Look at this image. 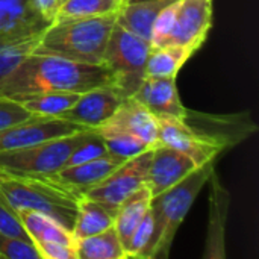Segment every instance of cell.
Here are the masks:
<instances>
[{"mask_svg": "<svg viewBox=\"0 0 259 259\" xmlns=\"http://www.w3.org/2000/svg\"><path fill=\"white\" fill-rule=\"evenodd\" d=\"M88 129L46 140L23 149L0 152V168L50 176L67 165V161L76 146L85 138Z\"/></svg>", "mask_w": 259, "mask_h": 259, "instance_id": "cell-6", "label": "cell"}, {"mask_svg": "<svg viewBox=\"0 0 259 259\" xmlns=\"http://www.w3.org/2000/svg\"><path fill=\"white\" fill-rule=\"evenodd\" d=\"M120 6V0H65L58 8L53 21L114 14Z\"/></svg>", "mask_w": 259, "mask_h": 259, "instance_id": "cell-27", "label": "cell"}, {"mask_svg": "<svg viewBox=\"0 0 259 259\" xmlns=\"http://www.w3.org/2000/svg\"><path fill=\"white\" fill-rule=\"evenodd\" d=\"M134 2H165V3H175L178 0H127L126 3H134Z\"/></svg>", "mask_w": 259, "mask_h": 259, "instance_id": "cell-36", "label": "cell"}, {"mask_svg": "<svg viewBox=\"0 0 259 259\" xmlns=\"http://www.w3.org/2000/svg\"><path fill=\"white\" fill-rule=\"evenodd\" d=\"M30 117H33V115L29 114L20 102H17L11 97L0 96V129L8 127L15 123H20V121H24Z\"/></svg>", "mask_w": 259, "mask_h": 259, "instance_id": "cell-33", "label": "cell"}, {"mask_svg": "<svg viewBox=\"0 0 259 259\" xmlns=\"http://www.w3.org/2000/svg\"><path fill=\"white\" fill-rule=\"evenodd\" d=\"M121 162H124V159L106 153L100 158H96V159H91L87 162H80L76 165H67L64 168H61L58 173L50 175V176H55L58 181H61L67 187H70L82 194L85 190H88V188L94 187L96 184H99L100 181H103Z\"/></svg>", "mask_w": 259, "mask_h": 259, "instance_id": "cell-18", "label": "cell"}, {"mask_svg": "<svg viewBox=\"0 0 259 259\" xmlns=\"http://www.w3.org/2000/svg\"><path fill=\"white\" fill-rule=\"evenodd\" d=\"M106 153H108V150H106L103 137L96 129H88L85 138L71 152V155L67 161V165H76L80 162H87V161L100 158Z\"/></svg>", "mask_w": 259, "mask_h": 259, "instance_id": "cell-30", "label": "cell"}, {"mask_svg": "<svg viewBox=\"0 0 259 259\" xmlns=\"http://www.w3.org/2000/svg\"><path fill=\"white\" fill-rule=\"evenodd\" d=\"M158 141L185 153L197 167L222 155L217 147L197 138L182 120L176 118H158Z\"/></svg>", "mask_w": 259, "mask_h": 259, "instance_id": "cell-16", "label": "cell"}, {"mask_svg": "<svg viewBox=\"0 0 259 259\" xmlns=\"http://www.w3.org/2000/svg\"><path fill=\"white\" fill-rule=\"evenodd\" d=\"M126 2H127V0H120V3H121V5H124Z\"/></svg>", "mask_w": 259, "mask_h": 259, "instance_id": "cell-38", "label": "cell"}, {"mask_svg": "<svg viewBox=\"0 0 259 259\" xmlns=\"http://www.w3.org/2000/svg\"><path fill=\"white\" fill-rule=\"evenodd\" d=\"M18 215L27 237L33 244L55 241V243L74 246L76 241L71 231L64 228L61 223H58L55 219L49 217L47 214L32 209H21L18 211Z\"/></svg>", "mask_w": 259, "mask_h": 259, "instance_id": "cell-22", "label": "cell"}, {"mask_svg": "<svg viewBox=\"0 0 259 259\" xmlns=\"http://www.w3.org/2000/svg\"><path fill=\"white\" fill-rule=\"evenodd\" d=\"M126 97L114 87L103 85L79 94L77 100L61 118L76 123L85 129H97L106 123Z\"/></svg>", "mask_w": 259, "mask_h": 259, "instance_id": "cell-11", "label": "cell"}, {"mask_svg": "<svg viewBox=\"0 0 259 259\" xmlns=\"http://www.w3.org/2000/svg\"><path fill=\"white\" fill-rule=\"evenodd\" d=\"M64 2H65V0H58V3H59V6H61V5H62Z\"/></svg>", "mask_w": 259, "mask_h": 259, "instance_id": "cell-37", "label": "cell"}, {"mask_svg": "<svg viewBox=\"0 0 259 259\" xmlns=\"http://www.w3.org/2000/svg\"><path fill=\"white\" fill-rule=\"evenodd\" d=\"M152 199L153 196L146 185L140 188L138 191H135L134 194H131L126 200H123L118 205L115 219H114V228L123 244V249H126L134 231L137 229V226L140 225L146 212L150 209Z\"/></svg>", "mask_w": 259, "mask_h": 259, "instance_id": "cell-21", "label": "cell"}, {"mask_svg": "<svg viewBox=\"0 0 259 259\" xmlns=\"http://www.w3.org/2000/svg\"><path fill=\"white\" fill-rule=\"evenodd\" d=\"M76 93H42L17 100L23 108L38 117H61L77 100Z\"/></svg>", "mask_w": 259, "mask_h": 259, "instance_id": "cell-25", "label": "cell"}, {"mask_svg": "<svg viewBox=\"0 0 259 259\" xmlns=\"http://www.w3.org/2000/svg\"><path fill=\"white\" fill-rule=\"evenodd\" d=\"M182 121L197 138L217 147L222 153L238 146L258 131L256 123L247 111L217 115L187 108Z\"/></svg>", "mask_w": 259, "mask_h": 259, "instance_id": "cell-7", "label": "cell"}, {"mask_svg": "<svg viewBox=\"0 0 259 259\" xmlns=\"http://www.w3.org/2000/svg\"><path fill=\"white\" fill-rule=\"evenodd\" d=\"M215 168V161L199 165L179 184L155 196L150 203V211L155 219L156 246L152 259L168 258L173 240L191 209L196 197L208 184V179Z\"/></svg>", "mask_w": 259, "mask_h": 259, "instance_id": "cell-4", "label": "cell"}, {"mask_svg": "<svg viewBox=\"0 0 259 259\" xmlns=\"http://www.w3.org/2000/svg\"><path fill=\"white\" fill-rule=\"evenodd\" d=\"M152 153L153 147L131 159H126L103 181L85 190L82 194L117 209L118 205L123 200H126L131 194L146 187Z\"/></svg>", "mask_w": 259, "mask_h": 259, "instance_id": "cell-8", "label": "cell"}, {"mask_svg": "<svg viewBox=\"0 0 259 259\" xmlns=\"http://www.w3.org/2000/svg\"><path fill=\"white\" fill-rule=\"evenodd\" d=\"M102 126L129 132L152 147L158 143V120L134 97H126Z\"/></svg>", "mask_w": 259, "mask_h": 259, "instance_id": "cell-17", "label": "cell"}, {"mask_svg": "<svg viewBox=\"0 0 259 259\" xmlns=\"http://www.w3.org/2000/svg\"><path fill=\"white\" fill-rule=\"evenodd\" d=\"M115 212L117 209L80 194L77 200L74 225L71 229L74 241L85 237H91L114 226Z\"/></svg>", "mask_w": 259, "mask_h": 259, "instance_id": "cell-20", "label": "cell"}, {"mask_svg": "<svg viewBox=\"0 0 259 259\" xmlns=\"http://www.w3.org/2000/svg\"><path fill=\"white\" fill-rule=\"evenodd\" d=\"M0 197L17 212L21 209L39 211L71 231L80 193L55 176L0 168Z\"/></svg>", "mask_w": 259, "mask_h": 259, "instance_id": "cell-2", "label": "cell"}, {"mask_svg": "<svg viewBox=\"0 0 259 259\" xmlns=\"http://www.w3.org/2000/svg\"><path fill=\"white\" fill-rule=\"evenodd\" d=\"M85 127L61 117L33 115L24 121L0 129V152L23 149L46 140L71 135Z\"/></svg>", "mask_w": 259, "mask_h": 259, "instance_id": "cell-10", "label": "cell"}, {"mask_svg": "<svg viewBox=\"0 0 259 259\" xmlns=\"http://www.w3.org/2000/svg\"><path fill=\"white\" fill-rule=\"evenodd\" d=\"M170 3L165 2H134L124 3L115 14V24L127 32L150 41L158 14Z\"/></svg>", "mask_w": 259, "mask_h": 259, "instance_id": "cell-19", "label": "cell"}, {"mask_svg": "<svg viewBox=\"0 0 259 259\" xmlns=\"http://www.w3.org/2000/svg\"><path fill=\"white\" fill-rule=\"evenodd\" d=\"M33 9L42 17L46 18L47 21H53L55 20V15L58 12V8H59V3L58 0H30Z\"/></svg>", "mask_w": 259, "mask_h": 259, "instance_id": "cell-35", "label": "cell"}, {"mask_svg": "<svg viewBox=\"0 0 259 259\" xmlns=\"http://www.w3.org/2000/svg\"><path fill=\"white\" fill-rule=\"evenodd\" d=\"M194 53L182 46H152L146 61V77H176Z\"/></svg>", "mask_w": 259, "mask_h": 259, "instance_id": "cell-23", "label": "cell"}, {"mask_svg": "<svg viewBox=\"0 0 259 259\" xmlns=\"http://www.w3.org/2000/svg\"><path fill=\"white\" fill-rule=\"evenodd\" d=\"M212 26V0H178L171 30L162 46H182L197 52Z\"/></svg>", "mask_w": 259, "mask_h": 259, "instance_id": "cell-9", "label": "cell"}, {"mask_svg": "<svg viewBox=\"0 0 259 259\" xmlns=\"http://www.w3.org/2000/svg\"><path fill=\"white\" fill-rule=\"evenodd\" d=\"M0 232L15 237V238L30 241V238L27 237V234L21 225L18 212L11 205H8L2 197H0Z\"/></svg>", "mask_w": 259, "mask_h": 259, "instance_id": "cell-32", "label": "cell"}, {"mask_svg": "<svg viewBox=\"0 0 259 259\" xmlns=\"http://www.w3.org/2000/svg\"><path fill=\"white\" fill-rule=\"evenodd\" d=\"M39 259H76V250L74 246L64 244V243H36L35 244Z\"/></svg>", "mask_w": 259, "mask_h": 259, "instance_id": "cell-34", "label": "cell"}, {"mask_svg": "<svg viewBox=\"0 0 259 259\" xmlns=\"http://www.w3.org/2000/svg\"><path fill=\"white\" fill-rule=\"evenodd\" d=\"M50 24L32 6L30 0H0V44L35 38Z\"/></svg>", "mask_w": 259, "mask_h": 259, "instance_id": "cell-13", "label": "cell"}, {"mask_svg": "<svg viewBox=\"0 0 259 259\" xmlns=\"http://www.w3.org/2000/svg\"><path fill=\"white\" fill-rule=\"evenodd\" d=\"M39 35L21 42L0 44V80L6 77L29 53H32L38 44Z\"/></svg>", "mask_w": 259, "mask_h": 259, "instance_id": "cell-29", "label": "cell"}, {"mask_svg": "<svg viewBox=\"0 0 259 259\" xmlns=\"http://www.w3.org/2000/svg\"><path fill=\"white\" fill-rule=\"evenodd\" d=\"M156 246V231H155V219L152 211L149 209L137 229L134 231L124 252L126 258L152 259L153 250Z\"/></svg>", "mask_w": 259, "mask_h": 259, "instance_id": "cell-28", "label": "cell"}, {"mask_svg": "<svg viewBox=\"0 0 259 259\" xmlns=\"http://www.w3.org/2000/svg\"><path fill=\"white\" fill-rule=\"evenodd\" d=\"M115 14L52 21L39 35L33 52L85 64H103Z\"/></svg>", "mask_w": 259, "mask_h": 259, "instance_id": "cell-3", "label": "cell"}, {"mask_svg": "<svg viewBox=\"0 0 259 259\" xmlns=\"http://www.w3.org/2000/svg\"><path fill=\"white\" fill-rule=\"evenodd\" d=\"M103 85H112V74L103 64L32 52L0 80V96L21 100L42 93L82 94Z\"/></svg>", "mask_w": 259, "mask_h": 259, "instance_id": "cell-1", "label": "cell"}, {"mask_svg": "<svg viewBox=\"0 0 259 259\" xmlns=\"http://www.w3.org/2000/svg\"><path fill=\"white\" fill-rule=\"evenodd\" d=\"M132 97L147 108L156 120L185 118L187 108L179 97L176 77H144Z\"/></svg>", "mask_w": 259, "mask_h": 259, "instance_id": "cell-15", "label": "cell"}, {"mask_svg": "<svg viewBox=\"0 0 259 259\" xmlns=\"http://www.w3.org/2000/svg\"><path fill=\"white\" fill-rule=\"evenodd\" d=\"M76 259H124L126 253L114 226L76 240Z\"/></svg>", "mask_w": 259, "mask_h": 259, "instance_id": "cell-24", "label": "cell"}, {"mask_svg": "<svg viewBox=\"0 0 259 259\" xmlns=\"http://www.w3.org/2000/svg\"><path fill=\"white\" fill-rule=\"evenodd\" d=\"M105 140L106 144V150L109 155L118 156L121 159H131L143 152H146L147 149H150L152 146H149L147 143H144L141 138L120 131V129H111V127H105V126H99L96 129Z\"/></svg>", "mask_w": 259, "mask_h": 259, "instance_id": "cell-26", "label": "cell"}, {"mask_svg": "<svg viewBox=\"0 0 259 259\" xmlns=\"http://www.w3.org/2000/svg\"><path fill=\"white\" fill-rule=\"evenodd\" d=\"M0 259H39V253L32 241L0 232Z\"/></svg>", "mask_w": 259, "mask_h": 259, "instance_id": "cell-31", "label": "cell"}, {"mask_svg": "<svg viewBox=\"0 0 259 259\" xmlns=\"http://www.w3.org/2000/svg\"><path fill=\"white\" fill-rule=\"evenodd\" d=\"M196 168L197 165L190 156L158 141L153 146L146 185L155 197L179 184Z\"/></svg>", "mask_w": 259, "mask_h": 259, "instance_id": "cell-12", "label": "cell"}, {"mask_svg": "<svg viewBox=\"0 0 259 259\" xmlns=\"http://www.w3.org/2000/svg\"><path fill=\"white\" fill-rule=\"evenodd\" d=\"M152 42L120 26H114L103 55V65L112 74V85L124 96L132 97L146 77V61Z\"/></svg>", "mask_w": 259, "mask_h": 259, "instance_id": "cell-5", "label": "cell"}, {"mask_svg": "<svg viewBox=\"0 0 259 259\" xmlns=\"http://www.w3.org/2000/svg\"><path fill=\"white\" fill-rule=\"evenodd\" d=\"M209 219L205 240L203 259L226 258V223L231 206V193L222 184L215 168L212 170L209 179Z\"/></svg>", "mask_w": 259, "mask_h": 259, "instance_id": "cell-14", "label": "cell"}]
</instances>
